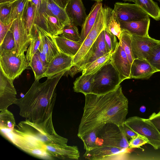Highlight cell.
Masks as SVG:
<instances>
[{
	"label": "cell",
	"instance_id": "obj_45",
	"mask_svg": "<svg viewBox=\"0 0 160 160\" xmlns=\"http://www.w3.org/2000/svg\"><path fill=\"white\" fill-rule=\"evenodd\" d=\"M138 134L137 136L131 139L129 141V148H139L145 144H149V141L146 138L142 135Z\"/></svg>",
	"mask_w": 160,
	"mask_h": 160
},
{
	"label": "cell",
	"instance_id": "obj_21",
	"mask_svg": "<svg viewBox=\"0 0 160 160\" xmlns=\"http://www.w3.org/2000/svg\"><path fill=\"white\" fill-rule=\"evenodd\" d=\"M118 22L122 30H127L132 34L142 36H149L148 30L150 24L149 17L138 21Z\"/></svg>",
	"mask_w": 160,
	"mask_h": 160
},
{
	"label": "cell",
	"instance_id": "obj_19",
	"mask_svg": "<svg viewBox=\"0 0 160 160\" xmlns=\"http://www.w3.org/2000/svg\"><path fill=\"white\" fill-rule=\"evenodd\" d=\"M156 72V70L146 59H135L131 64L130 79H148Z\"/></svg>",
	"mask_w": 160,
	"mask_h": 160
},
{
	"label": "cell",
	"instance_id": "obj_5",
	"mask_svg": "<svg viewBox=\"0 0 160 160\" xmlns=\"http://www.w3.org/2000/svg\"><path fill=\"white\" fill-rule=\"evenodd\" d=\"M6 136L17 147L29 154L38 158L51 159L47 152L46 145L33 137L14 128Z\"/></svg>",
	"mask_w": 160,
	"mask_h": 160
},
{
	"label": "cell",
	"instance_id": "obj_50",
	"mask_svg": "<svg viewBox=\"0 0 160 160\" xmlns=\"http://www.w3.org/2000/svg\"><path fill=\"white\" fill-rule=\"evenodd\" d=\"M16 0H0V4L13 2Z\"/></svg>",
	"mask_w": 160,
	"mask_h": 160
},
{
	"label": "cell",
	"instance_id": "obj_14",
	"mask_svg": "<svg viewBox=\"0 0 160 160\" xmlns=\"http://www.w3.org/2000/svg\"><path fill=\"white\" fill-rule=\"evenodd\" d=\"M111 62L118 72L122 81L130 79L131 64L120 42L112 53Z\"/></svg>",
	"mask_w": 160,
	"mask_h": 160
},
{
	"label": "cell",
	"instance_id": "obj_56",
	"mask_svg": "<svg viewBox=\"0 0 160 160\" xmlns=\"http://www.w3.org/2000/svg\"></svg>",
	"mask_w": 160,
	"mask_h": 160
},
{
	"label": "cell",
	"instance_id": "obj_8",
	"mask_svg": "<svg viewBox=\"0 0 160 160\" xmlns=\"http://www.w3.org/2000/svg\"><path fill=\"white\" fill-rule=\"evenodd\" d=\"M124 123L137 133L144 136L155 149L160 148V131L150 120L138 116L126 119Z\"/></svg>",
	"mask_w": 160,
	"mask_h": 160
},
{
	"label": "cell",
	"instance_id": "obj_18",
	"mask_svg": "<svg viewBox=\"0 0 160 160\" xmlns=\"http://www.w3.org/2000/svg\"><path fill=\"white\" fill-rule=\"evenodd\" d=\"M65 10L71 24L82 27L87 16L82 0H71Z\"/></svg>",
	"mask_w": 160,
	"mask_h": 160
},
{
	"label": "cell",
	"instance_id": "obj_37",
	"mask_svg": "<svg viewBox=\"0 0 160 160\" xmlns=\"http://www.w3.org/2000/svg\"><path fill=\"white\" fill-rule=\"evenodd\" d=\"M119 42L127 55L128 60L132 64L134 60L132 49V34L127 30H122Z\"/></svg>",
	"mask_w": 160,
	"mask_h": 160
},
{
	"label": "cell",
	"instance_id": "obj_30",
	"mask_svg": "<svg viewBox=\"0 0 160 160\" xmlns=\"http://www.w3.org/2000/svg\"><path fill=\"white\" fill-rule=\"evenodd\" d=\"M29 37L30 39V43L26 55L27 59L29 62L37 52L41 43L37 25H36L33 24L31 30Z\"/></svg>",
	"mask_w": 160,
	"mask_h": 160
},
{
	"label": "cell",
	"instance_id": "obj_54",
	"mask_svg": "<svg viewBox=\"0 0 160 160\" xmlns=\"http://www.w3.org/2000/svg\"><path fill=\"white\" fill-rule=\"evenodd\" d=\"M158 0V1H159V2H160V0Z\"/></svg>",
	"mask_w": 160,
	"mask_h": 160
},
{
	"label": "cell",
	"instance_id": "obj_33",
	"mask_svg": "<svg viewBox=\"0 0 160 160\" xmlns=\"http://www.w3.org/2000/svg\"><path fill=\"white\" fill-rule=\"evenodd\" d=\"M112 53L109 52L86 65L82 71V74L95 73L102 67L111 61Z\"/></svg>",
	"mask_w": 160,
	"mask_h": 160
},
{
	"label": "cell",
	"instance_id": "obj_26",
	"mask_svg": "<svg viewBox=\"0 0 160 160\" xmlns=\"http://www.w3.org/2000/svg\"><path fill=\"white\" fill-rule=\"evenodd\" d=\"M109 52H110L105 42L104 30L101 32L94 42L91 56L83 70L87 65Z\"/></svg>",
	"mask_w": 160,
	"mask_h": 160
},
{
	"label": "cell",
	"instance_id": "obj_2",
	"mask_svg": "<svg viewBox=\"0 0 160 160\" xmlns=\"http://www.w3.org/2000/svg\"><path fill=\"white\" fill-rule=\"evenodd\" d=\"M66 71L47 78L43 83L35 80L28 91L14 104L20 109L19 114L31 122L39 123L52 115L56 97V87Z\"/></svg>",
	"mask_w": 160,
	"mask_h": 160
},
{
	"label": "cell",
	"instance_id": "obj_51",
	"mask_svg": "<svg viewBox=\"0 0 160 160\" xmlns=\"http://www.w3.org/2000/svg\"><path fill=\"white\" fill-rule=\"evenodd\" d=\"M140 111L142 112H144L146 111V108L143 106H141L140 108Z\"/></svg>",
	"mask_w": 160,
	"mask_h": 160
},
{
	"label": "cell",
	"instance_id": "obj_28",
	"mask_svg": "<svg viewBox=\"0 0 160 160\" xmlns=\"http://www.w3.org/2000/svg\"><path fill=\"white\" fill-rule=\"evenodd\" d=\"M94 74H82L77 78L73 83L74 92L82 93L85 95L91 93V85Z\"/></svg>",
	"mask_w": 160,
	"mask_h": 160
},
{
	"label": "cell",
	"instance_id": "obj_53",
	"mask_svg": "<svg viewBox=\"0 0 160 160\" xmlns=\"http://www.w3.org/2000/svg\"><path fill=\"white\" fill-rule=\"evenodd\" d=\"M92 1H94L97 2H101L104 0H91Z\"/></svg>",
	"mask_w": 160,
	"mask_h": 160
},
{
	"label": "cell",
	"instance_id": "obj_22",
	"mask_svg": "<svg viewBox=\"0 0 160 160\" xmlns=\"http://www.w3.org/2000/svg\"><path fill=\"white\" fill-rule=\"evenodd\" d=\"M42 6L43 12L56 17L65 26L71 23L65 9L52 0H42Z\"/></svg>",
	"mask_w": 160,
	"mask_h": 160
},
{
	"label": "cell",
	"instance_id": "obj_20",
	"mask_svg": "<svg viewBox=\"0 0 160 160\" xmlns=\"http://www.w3.org/2000/svg\"><path fill=\"white\" fill-rule=\"evenodd\" d=\"M37 28L41 41L40 45L46 55V60L49 63L60 51L54 37L38 26Z\"/></svg>",
	"mask_w": 160,
	"mask_h": 160
},
{
	"label": "cell",
	"instance_id": "obj_42",
	"mask_svg": "<svg viewBox=\"0 0 160 160\" xmlns=\"http://www.w3.org/2000/svg\"><path fill=\"white\" fill-rule=\"evenodd\" d=\"M35 6V13L33 24L37 25L44 30L45 28L42 16V0H31Z\"/></svg>",
	"mask_w": 160,
	"mask_h": 160
},
{
	"label": "cell",
	"instance_id": "obj_39",
	"mask_svg": "<svg viewBox=\"0 0 160 160\" xmlns=\"http://www.w3.org/2000/svg\"><path fill=\"white\" fill-rule=\"evenodd\" d=\"M146 59L156 72H160V43L152 49Z\"/></svg>",
	"mask_w": 160,
	"mask_h": 160
},
{
	"label": "cell",
	"instance_id": "obj_12",
	"mask_svg": "<svg viewBox=\"0 0 160 160\" xmlns=\"http://www.w3.org/2000/svg\"><path fill=\"white\" fill-rule=\"evenodd\" d=\"M13 81L0 69V111L8 109L17 99Z\"/></svg>",
	"mask_w": 160,
	"mask_h": 160
},
{
	"label": "cell",
	"instance_id": "obj_29",
	"mask_svg": "<svg viewBox=\"0 0 160 160\" xmlns=\"http://www.w3.org/2000/svg\"><path fill=\"white\" fill-rule=\"evenodd\" d=\"M139 6L149 16L156 21L160 20V8L153 0H135Z\"/></svg>",
	"mask_w": 160,
	"mask_h": 160
},
{
	"label": "cell",
	"instance_id": "obj_34",
	"mask_svg": "<svg viewBox=\"0 0 160 160\" xmlns=\"http://www.w3.org/2000/svg\"><path fill=\"white\" fill-rule=\"evenodd\" d=\"M35 10L34 4L31 0H28L22 19L29 36L31 28L33 24Z\"/></svg>",
	"mask_w": 160,
	"mask_h": 160
},
{
	"label": "cell",
	"instance_id": "obj_7",
	"mask_svg": "<svg viewBox=\"0 0 160 160\" xmlns=\"http://www.w3.org/2000/svg\"><path fill=\"white\" fill-rule=\"evenodd\" d=\"M0 54V69L13 80L29 66V62L25 54L17 55L15 51H3Z\"/></svg>",
	"mask_w": 160,
	"mask_h": 160
},
{
	"label": "cell",
	"instance_id": "obj_49",
	"mask_svg": "<svg viewBox=\"0 0 160 160\" xmlns=\"http://www.w3.org/2000/svg\"><path fill=\"white\" fill-rule=\"evenodd\" d=\"M57 5L65 9L66 8L71 0H52Z\"/></svg>",
	"mask_w": 160,
	"mask_h": 160
},
{
	"label": "cell",
	"instance_id": "obj_41",
	"mask_svg": "<svg viewBox=\"0 0 160 160\" xmlns=\"http://www.w3.org/2000/svg\"><path fill=\"white\" fill-rule=\"evenodd\" d=\"M59 35L74 41L81 40V35L77 27L71 23L64 27L62 33Z\"/></svg>",
	"mask_w": 160,
	"mask_h": 160
},
{
	"label": "cell",
	"instance_id": "obj_4",
	"mask_svg": "<svg viewBox=\"0 0 160 160\" xmlns=\"http://www.w3.org/2000/svg\"><path fill=\"white\" fill-rule=\"evenodd\" d=\"M122 82L118 72L110 61L95 73L91 93L98 95L105 94L116 89Z\"/></svg>",
	"mask_w": 160,
	"mask_h": 160
},
{
	"label": "cell",
	"instance_id": "obj_15",
	"mask_svg": "<svg viewBox=\"0 0 160 160\" xmlns=\"http://www.w3.org/2000/svg\"><path fill=\"white\" fill-rule=\"evenodd\" d=\"M73 56L61 52L49 63L44 77H51L61 72L67 71L72 67Z\"/></svg>",
	"mask_w": 160,
	"mask_h": 160
},
{
	"label": "cell",
	"instance_id": "obj_23",
	"mask_svg": "<svg viewBox=\"0 0 160 160\" xmlns=\"http://www.w3.org/2000/svg\"><path fill=\"white\" fill-rule=\"evenodd\" d=\"M103 8L105 15V29L116 36L119 41L122 30L113 9L107 6Z\"/></svg>",
	"mask_w": 160,
	"mask_h": 160
},
{
	"label": "cell",
	"instance_id": "obj_11",
	"mask_svg": "<svg viewBox=\"0 0 160 160\" xmlns=\"http://www.w3.org/2000/svg\"><path fill=\"white\" fill-rule=\"evenodd\" d=\"M159 43L160 40L152 38L149 36L132 34L131 47L134 59H146L152 49Z\"/></svg>",
	"mask_w": 160,
	"mask_h": 160
},
{
	"label": "cell",
	"instance_id": "obj_46",
	"mask_svg": "<svg viewBox=\"0 0 160 160\" xmlns=\"http://www.w3.org/2000/svg\"><path fill=\"white\" fill-rule=\"evenodd\" d=\"M12 22L9 24H5L0 21V44L2 42L5 36L10 28Z\"/></svg>",
	"mask_w": 160,
	"mask_h": 160
},
{
	"label": "cell",
	"instance_id": "obj_25",
	"mask_svg": "<svg viewBox=\"0 0 160 160\" xmlns=\"http://www.w3.org/2000/svg\"><path fill=\"white\" fill-rule=\"evenodd\" d=\"M54 38L60 51L71 56L76 54L82 43L81 40L74 41L59 35Z\"/></svg>",
	"mask_w": 160,
	"mask_h": 160
},
{
	"label": "cell",
	"instance_id": "obj_31",
	"mask_svg": "<svg viewBox=\"0 0 160 160\" xmlns=\"http://www.w3.org/2000/svg\"><path fill=\"white\" fill-rule=\"evenodd\" d=\"M0 130L3 135L13 130L16 126L12 113L8 109L0 111Z\"/></svg>",
	"mask_w": 160,
	"mask_h": 160
},
{
	"label": "cell",
	"instance_id": "obj_6",
	"mask_svg": "<svg viewBox=\"0 0 160 160\" xmlns=\"http://www.w3.org/2000/svg\"><path fill=\"white\" fill-rule=\"evenodd\" d=\"M98 144L127 150L129 142L125 134L123 126L107 123L101 128L98 135Z\"/></svg>",
	"mask_w": 160,
	"mask_h": 160
},
{
	"label": "cell",
	"instance_id": "obj_40",
	"mask_svg": "<svg viewBox=\"0 0 160 160\" xmlns=\"http://www.w3.org/2000/svg\"><path fill=\"white\" fill-rule=\"evenodd\" d=\"M15 42L13 34L10 28L0 44V52L15 51Z\"/></svg>",
	"mask_w": 160,
	"mask_h": 160
},
{
	"label": "cell",
	"instance_id": "obj_47",
	"mask_svg": "<svg viewBox=\"0 0 160 160\" xmlns=\"http://www.w3.org/2000/svg\"><path fill=\"white\" fill-rule=\"evenodd\" d=\"M149 118L156 127L160 130V113L153 112L149 117Z\"/></svg>",
	"mask_w": 160,
	"mask_h": 160
},
{
	"label": "cell",
	"instance_id": "obj_38",
	"mask_svg": "<svg viewBox=\"0 0 160 160\" xmlns=\"http://www.w3.org/2000/svg\"><path fill=\"white\" fill-rule=\"evenodd\" d=\"M28 0H16L13 2L10 14L9 23L17 19L22 18Z\"/></svg>",
	"mask_w": 160,
	"mask_h": 160
},
{
	"label": "cell",
	"instance_id": "obj_32",
	"mask_svg": "<svg viewBox=\"0 0 160 160\" xmlns=\"http://www.w3.org/2000/svg\"><path fill=\"white\" fill-rule=\"evenodd\" d=\"M105 12L104 8L102 7L87 37L94 42L101 32L105 30Z\"/></svg>",
	"mask_w": 160,
	"mask_h": 160
},
{
	"label": "cell",
	"instance_id": "obj_17",
	"mask_svg": "<svg viewBox=\"0 0 160 160\" xmlns=\"http://www.w3.org/2000/svg\"><path fill=\"white\" fill-rule=\"evenodd\" d=\"M126 152L127 150L102 145L85 152L83 157L89 160H108L114 157L123 154Z\"/></svg>",
	"mask_w": 160,
	"mask_h": 160
},
{
	"label": "cell",
	"instance_id": "obj_36",
	"mask_svg": "<svg viewBox=\"0 0 160 160\" xmlns=\"http://www.w3.org/2000/svg\"><path fill=\"white\" fill-rule=\"evenodd\" d=\"M29 66L33 70L35 80H39L42 78L44 77L47 69L36 52L29 62Z\"/></svg>",
	"mask_w": 160,
	"mask_h": 160
},
{
	"label": "cell",
	"instance_id": "obj_10",
	"mask_svg": "<svg viewBox=\"0 0 160 160\" xmlns=\"http://www.w3.org/2000/svg\"><path fill=\"white\" fill-rule=\"evenodd\" d=\"M93 42L89 38H86L76 54L73 56L72 67L65 74L73 77L78 72L82 71L91 56Z\"/></svg>",
	"mask_w": 160,
	"mask_h": 160
},
{
	"label": "cell",
	"instance_id": "obj_24",
	"mask_svg": "<svg viewBox=\"0 0 160 160\" xmlns=\"http://www.w3.org/2000/svg\"><path fill=\"white\" fill-rule=\"evenodd\" d=\"M102 7L101 2L95 3L92 7L89 14L82 27L81 41L82 43L86 38L91 29L94 25L98 14Z\"/></svg>",
	"mask_w": 160,
	"mask_h": 160
},
{
	"label": "cell",
	"instance_id": "obj_48",
	"mask_svg": "<svg viewBox=\"0 0 160 160\" xmlns=\"http://www.w3.org/2000/svg\"><path fill=\"white\" fill-rule=\"evenodd\" d=\"M123 128L125 134L128 140L138 135V133L129 128L124 123Z\"/></svg>",
	"mask_w": 160,
	"mask_h": 160
},
{
	"label": "cell",
	"instance_id": "obj_55",
	"mask_svg": "<svg viewBox=\"0 0 160 160\" xmlns=\"http://www.w3.org/2000/svg\"><path fill=\"white\" fill-rule=\"evenodd\" d=\"M159 112L160 113V110Z\"/></svg>",
	"mask_w": 160,
	"mask_h": 160
},
{
	"label": "cell",
	"instance_id": "obj_44",
	"mask_svg": "<svg viewBox=\"0 0 160 160\" xmlns=\"http://www.w3.org/2000/svg\"><path fill=\"white\" fill-rule=\"evenodd\" d=\"M104 34L106 45L110 52L112 53L115 50L118 44L117 37L105 29L104 30Z\"/></svg>",
	"mask_w": 160,
	"mask_h": 160
},
{
	"label": "cell",
	"instance_id": "obj_13",
	"mask_svg": "<svg viewBox=\"0 0 160 160\" xmlns=\"http://www.w3.org/2000/svg\"><path fill=\"white\" fill-rule=\"evenodd\" d=\"M10 28L14 38L17 55L24 54L29 45L30 39L22 19L14 20Z\"/></svg>",
	"mask_w": 160,
	"mask_h": 160
},
{
	"label": "cell",
	"instance_id": "obj_1",
	"mask_svg": "<svg viewBox=\"0 0 160 160\" xmlns=\"http://www.w3.org/2000/svg\"><path fill=\"white\" fill-rule=\"evenodd\" d=\"M83 114L78 127L80 138L107 123L123 126L128 112V100L119 85L115 90L104 94L85 95Z\"/></svg>",
	"mask_w": 160,
	"mask_h": 160
},
{
	"label": "cell",
	"instance_id": "obj_16",
	"mask_svg": "<svg viewBox=\"0 0 160 160\" xmlns=\"http://www.w3.org/2000/svg\"><path fill=\"white\" fill-rule=\"evenodd\" d=\"M47 152L51 158L63 160H78L80 152L76 146L46 145Z\"/></svg>",
	"mask_w": 160,
	"mask_h": 160
},
{
	"label": "cell",
	"instance_id": "obj_9",
	"mask_svg": "<svg viewBox=\"0 0 160 160\" xmlns=\"http://www.w3.org/2000/svg\"><path fill=\"white\" fill-rule=\"evenodd\" d=\"M118 21L128 22L141 20L149 17L135 4L117 2L113 9Z\"/></svg>",
	"mask_w": 160,
	"mask_h": 160
},
{
	"label": "cell",
	"instance_id": "obj_52",
	"mask_svg": "<svg viewBox=\"0 0 160 160\" xmlns=\"http://www.w3.org/2000/svg\"><path fill=\"white\" fill-rule=\"evenodd\" d=\"M123 1L126 2H135V0H122Z\"/></svg>",
	"mask_w": 160,
	"mask_h": 160
},
{
	"label": "cell",
	"instance_id": "obj_27",
	"mask_svg": "<svg viewBox=\"0 0 160 160\" xmlns=\"http://www.w3.org/2000/svg\"><path fill=\"white\" fill-rule=\"evenodd\" d=\"M46 31L54 37L61 34L65 26L56 17L43 12Z\"/></svg>",
	"mask_w": 160,
	"mask_h": 160
},
{
	"label": "cell",
	"instance_id": "obj_35",
	"mask_svg": "<svg viewBox=\"0 0 160 160\" xmlns=\"http://www.w3.org/2000/svg\"><path fill=\"white\" fill-rule=\"evenodd\" d=\"M102 128H96L80 138L83 142L85 152H88L99 146L97 142L98 133Z\"/></svg>",
	"mask_w": 160,
	"mask_h": 160
},
{
	"label": "cell",
	"instance_id": "obj_3",
	"mask_svg": "<svg viewBox=\"0 0 160 160\" xmlns=\"http://www.w3.org/2000/svg\"><path fill=\"white\" fill-rule=\"evenodd\" d=\"M14 129L38 139L46 145L66 146L68 140L58 135L53 125L52 115L39 123L25 120L20 122Z\"/></svg>",
	"mask_w": 160,
	"mask_h": 160
},
{
	"label": "cell",
	"instance_id": "obj_43",
	"mask_svg": "<svg viewBox=\"0 0 160 160\" xmlns=\"http://www.w3.org/2000/svg\"><path fill=\"white\" fill-rule=\"evenodd\" d=\"M13 2L0 4V21L4 24H9V19Z\"/></svg>",
	"mask_w": 160,
	"mask_h": 160
}]
</instances>
